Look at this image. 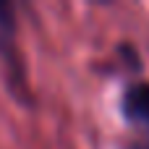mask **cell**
Masks as SVG:
<instances>
[{
  "label": "cell",
  "mask_w": 149,
  "mask_h": 149,
  "mask_svg": "<svg viewBox=\"0 0 149 149\" xmlns=\"http://www.w3.org/2000/svg\"><path fill=\"white\" fill-rule=\"evenodd\" d=\"M123 115L131 123L149 128V81H136L123 92Z\"/></svg>",
  "instance_id": "7a4b0ae2"
},
{
  "label": "cell",
  "mask_w": 149,
  "mask_h": 149,
  "mask_svg": "<svg viewBox=\"0 0 149 149\" xmlns=\"http://www.w3.org/2000/svg\"><path fill=\"white\" fill-rule=\"evenodd\" d=\"M0 63L5 65V73L10 79L13 86H24L26 76H24V60H21V50H18V18H16V8L10 3L0 0Z\"/></svg>",
  "instance_id": "6da1fadb"
},
{
  "label": "cell",
  "mask_w": 149,
  "mask_h": 149,
  "mask_svg": "<svg viewBox=\"0 0 149 149\" xmlns=\"http://www.w3.org/2000/svg\"><path fill=\"white\" fill-rule=\"evenodd\" d=\"M136 149H149V141L147 144H136Z\"/></svg>",
  "instance_id": "3957f363"
}]
</instances>
